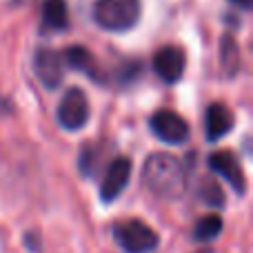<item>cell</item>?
I'll return each mask as SVG.
<instances>
[{
	"label": "cell",
	"mask_w": 253,
	"mask_h": 253,
	"mask_svg": "<svg viewBox=\"0 0 253 253\" xmlns=\"http://www.w3.org/2000/svg\"><path fill=\"white\" fill-rule=\"evenodd\" d=\"M131 178V160L125 156H118L116 160H111V165L107 167L105 175L100 182V200L102 202H114L120 193L125 191V187L129 184Z\"/></svg>",
	"instance_id": "ba28073f"
},
{
	"label": "cell",
	"mask_w": 253,
	"mask_h": 253,
	"mask_svg": "<svg viewBox=\"0 0 253 253\" xmlns=\"http://www.w3.org/2000/svg\"><path fill=\"white\" fill-rule=\"evenodd\" d=\"M184 65H187V58H184V51L175 44H167V47H160L153 56V71L160 80H165L167 84L178 83L184 76Z\"/></svg>",
	"instance_id": "52a82bcc"
},
{
	"label": "cell",
	"mask_w": 253,
	"mask_h": 253,
	"mask_svg": "<svg viewBox=\"0 0 253 253\" xmlns=\"http://www.w3.org/2000/svg\"><path fill=\"white\" fill-rule=\"evenodd\" d=\"M209 169L213 173L222 175L229 184L233 187V191L242 193L247 191V178H245V171H242L240 160L236 158V153L229 151V149H220V151L209 153Z\"/></svg>",
	"instance_id": "8992f818"
},
{
	"label": "cell",
	"mask_w": 253,
	"mask_h": 253,
	"mask_svg": "<svg viewBox=\"0 0 253 253\" xmlns=\"http://www.w3.org/2000/svg\"><path fill=\"white\" fill-rule=\"evenodd\" d=\"M65 60L71 69L83 71L89 78H100V76H98V67H96V58H93L91 53H89V49L83 47V44H71V47H67Z\"/></svg>",
	"instance_id": "7c38bea8"
},
{
	"label": "cell",
	"mask_w": 253,
	"mask_h": 253,
	"mask_svg": "<svg viewBox=\"0 0 253 253\" xmlns=\"http://www.w3.org/2000/svg\"><path fill=\"white\" fill-rule=\"evenodd\" d=\"M205 253H209V251H205Z\"/></svg>",
	"instance_id": "e0dca14e"
},
{
	"label": "cell",
	"mask_w": 253,
	"mask_h": 253,
	"mask_svg": "<svg viewBox=\"0 0 253 253\" xmlns=\"http://www.w3.org/2000/svg\"><path fill=\"white\" fill-rule=\"evenodd\" d=\"M7 111H9V102L0 98V116H2V114H7Z\"/></svg>",
	"instance_id": "2e32d148"
},
{
	"label": "cell",
	"mask_w": 253,
	"mask_h": 253,
	"mask_svg": "<svg viewBox=\"0 0 253 253\" xmlns=\"http://www.w3.org/2000/svg\"><path fill=\"white\" fill-rule=\"evenodd\" d=\"M222 233V218L218 213H209L200 218L193 227V240L196 242H209Z\"/></svg>",
	"instance_id": "4fadbf2b"
},
{
	"label": "cell",
	"mask_w": 253,
	"mask_h": 253,
	"mask_svg": "<svg viewBox=\"0 0 253 253\" xmlns=\"http://www.w3.org/2000/svg\"><path fill=\"white\" fill-rule=\"evenodd\" d=\"M149 126H151V131L156 133L158 140H162V142H169V144H182V142H187L189 133H191L187 120H184L180 114L171 111V109L156 111V114L151 116V120H149Z\"/></svg>",
	"instance_id": "5b68a950"
},
{
	"label": "cell",
	"mask_w": 253,
	"mask_h": 253,
	"mask_svg": "<svg viewBox=\"0 0 253 253\" xmlns=\"http://www.w3.org/2000/svg\"><path fill=\"white\" fill-rule=\"evenodd\" d=\"M233 129V114L227 105L222 102H213L209 105L205 114V133L209 142H215V140L224 138L229 131Z\"/></svg>",
	"instance_id": "30bf717a"
},
{
	"label": "cell",
	"mask_w": 253,
	"mask_h": 253,
	"mask_svg": "<svg viewBox=\"0 0 253 253\" xmlns=\"http://www.w3.org/2000/svg\"><path fill=\"white\" fill-rule=\"evenodd\" d=\"M89 100L84 96L83 89L74 87L62 96L60 105H58V111H56V118H58V125L67 131H80L84 125L89 123Z\"/></svg>",
	"instance_id": "277c9868"
},
{
	"label": "cell",
	"mask_w": 253,
	"mask_h": 253,
	"mask_svg": "<svg viewBox=\"0 0 253 253\" xmlns=\"http://www.w3.org/2000/svg\"><path fill=\"white\" fill-rule=\"evenodd\" d=\"M140 0H96L93 20L107 31H129L140 20Z\"/></svg>",
	"instance_id": "7a4b0ae2"
},
{
	"label": "cell",
	"mask_w": 253,
	"mask_h": 253,
	"mask_svg": "<svg viewBox=\"0 0 253 253\" xmlns=\"http://www.w3.org/2000/svg\"><path fill=\"white\" fill-rule=\"evenodd\" d=\"M142 180L156 196L165 200H178L187 189V173L178 158L169 153H151L144 160Z\"/></svg>",
	"instance_id": "6da1fadb"
},
{
	"label": "cell",
	"mask_w": 253,
	"mask_h": 253,
	"mask_svg": "<svg viewBox=\"0 0 253 253\" xmlns=\"http://www.w3.org/2000/svg\"><path fill=\"white\" fill-rule=\"evenodd\" d=\"M42 27L53 31H65L69 27V9L65 0H44L42 2Z\"/></svg>",
	"instance_id": "8fae6325"
},
{
	"label": "cell",
	"mask_w": 253,
	"mask_h": 253,
	"mask_svg": "<svg viewBox=\"0 0 253 253\" xmlns=\"http://www.w3.org/2000/svg\"><path fill=\"white\" fill-rule=\"evenodd\" d=\"M34 71L47 89H58L62 78H65V67H62L60 53L47 47L38 49L34 53Z\"/></svg>",
	"instance_id": "9c48e42d"
},
{
	"label": "cell",
	"mask_w": 253,
	"mask_h": 253,
	"mask_svg": "<svg viewBox=\"0 0 253 253\" xmlns=\"http://www.w3.org/2000/svg\"><path fill=\"white\" fill-rule=\"evenodd\" d=\"M231 2H236L238 7H242V9H249L251 7V2L253 0H231Z\"/></svg>",
	"instance_id": "9a60e30c"
},
{
	"label": "cell",
	"mask_w": 253,
	"mask_h": 253,
	"mask_svg": "<svg viewBox=\"0 0 253 253\" xmlns=\"http://www.w3.org/2000/svg\"><path fill=\"white\" fill-rule=\"evenodd\" d=\"M200 198L205 205L213 207V209H222L224 207V191L218 184V180H205L200 187Z\"/></svg>",
	"instance_id": "5bb4252c"
},
{
	"label": "cell",
	"mask_w": 253,
	"mask_h": 253,
	"mask_svg": "<svg viewBox=\"0 0 253 253\" xmlns=\"http://www.w3.org/2000/svg\"><path fill=\"white\" fill-rule=\"evenodd\" d=\"M114 240L125 253H151L158 249L160 238L142 220H123L114 224Z\"/></svg>",
	"instance_id": "3957f363"
}]
</instances>
